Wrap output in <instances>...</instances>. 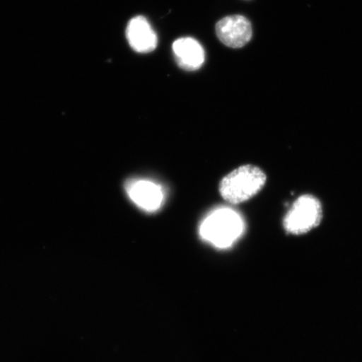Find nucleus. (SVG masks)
Instances as JSON below:
<instances>
[{"label": "nucleus", "instance_id": "nucleus-1", "mask_svg": "<svg viewBox=\"0 0 362 362\" xmlns=\"http://www.w3.org/2000/svg\"><path fill=\"white\" fill-rule=\"evenodd\" d=\"M266 180L264 172L259 167L252 165L239 167L221 181V196L233 204L248 201L264 188Z\"/></svg>", "mask_w": 362, "mask_h": 362}, {"label": "nucleus", "instance_id": "nucleus-2", "mask_svg": "<svg viewBox=\"0 0 362 362\" xmlns=\"http://www.w3.org/2000/svg\"><path fill=\"white\" fill-rule=\"evenodd\" d=\"M244 228L242 217L229 209L217 210L203 221V239L219 248L228 247L241 236Z\"/></svg>", "mask_w": 362, "mask_h": 362}, {"label": "nucleus", "instance_id": "nucleus-3", "mask_svg": "<svg viewBox=\"0 0 362 362\" xmlns=\"http://www.w3.org/2000/svg\"><path fill=\"white\" fill-rule=\"evenodd\" d=\"M323 217L320 202L311 194L298 197L284 219V228L293 235H302L318 226Z\"/></svg>", "mask_w": 362, "mask_h": 362}, {"label": "nucleus", "instance_id": "nucleus-4", "mask_svg": "<svg viewBox=\"0 0 362 362\" xmlns=\"http://www.w3.org/2000/svg\"><path fill=\"white\" fill-rule=\"evenodd\" d=\"M216 33L226 47L241 48L246 45L252 36L251 22L243 16L225 17L216 25Z\"/></svg>", "mask_w": 362, "mask_h": 362}, {"label": "nucleus", "instance_id": "nucleus-5", "mask_svg": "<svg viewBox=\"0 0 362 362\" xmlns=\"http://www.w3.org/2000/svg\"><path fill=\"white\" fill-rule=\"evenodd\" d=\"M126 35L130 47L136 52L149 53L157 47V35L144 16H136L129 21Z\"/></svg>", "mask_w": 362, "mask_h": 362}, {"label": "nucleus", "instance_id": "nucleus-6", "mask_svg": "<svg viewBox=\"0 0 362 362\" xmlns=\"http://www.w3.org/2000/svg\"><path fill=\"white\" fill-rule=\"evenodd\" d=\"M172 48L176 63L181 69L197 71L200 69L205 62V52L197 40L191 37L176 40Z\"/></svg>", "mask_w": 362, "mask_h": 362}, {"label": "nucleus", "instance_id": "nucleus-7", "mask_svg": "<svg viewBox=\"0 0 362 362\" xmlns=\"http://www.w3.org/2000/svg\"><path fill=\"white\" fill-rule=\"evenodd\" d=\"M129 196L136 205L149 212L156 211L163 202L162 189L147 180H137L127 187Z\"/></svg>", "mask_w": 362, "mask_h": 362}]
</instances>
